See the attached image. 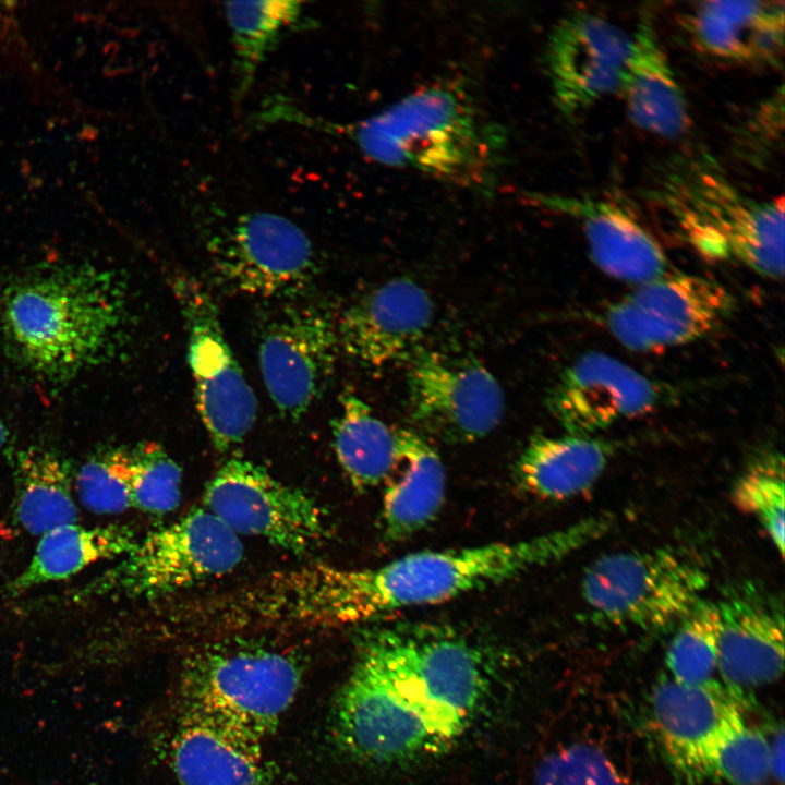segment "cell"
<instances>
[{
  "label": "cell",
  "instance_id": "cell-18",
  "mask_svg": "<svg viewBox=\"0 0 785 785\" xmlns=\"http://www.w3.org/2000/svg\"><path fill=\"white\" fill-rule=\"evenodd\" d=\"M718 613L716 669L740 689L777 679L784 669L783 602L751 582L729 588L715 601Z\"/></svg>",
  "mask_w": 785,
  "mask_h": 785
},
{
  "label": "cell",
  "instance_id": "cell-21",
  "mask_svg": "<svg viewBox=\"0 0 785 785\" xmlns=\"http://www.w3.org/2000/svg\"><path fill=\"white\" fill-rule=\"evenodd\" d=\"M726 689L713 678L701 684L669 678L654 690L653 714L666 752L674 765L689 776H705V761L714 740L740 711L735 693Z\"/></svg>",
  "mask_w": 785,
  "mask_h": 785
},
{
  "label": "cell",
  "instance_id": "cell-37",
  "mask_svg": "<svg viewBox=\"0 0 785 785\" xmlns=\"http://www.w3.org/2000/svg\"><path fill=\"white\" fill-rule=\"evenodd\" d=\"M8 435H9V433H8L7 426L4 424L3 419L0 415V451L3 449V447L5 446V444L8 442Z\"/></svg>",
  "mask_w": 785,
  "mask_h": 785
},
{
  "label": "cell",
  "instance_id": "cell-7",
  "mask_svg": "<svg viewBox=\"0 0 785 785\" xmlns=\"http://www.w3.org/2000/svg\"><path fill=\"white\" fill-rule=\"evenodd\" d=\"M708 580L702 567L673 550H633L593 560L580 590L595 619L659 629L684 619L703 600Z\"/></svg>",
  "mask_w": 785,
  "mask_h": 785
},
{
  "label": "cell",
  "instance_id": "cell-33",
  "mask_svg": "<svg viewBox=\"0 0 785 785\" xmlns=\"http://www.w3.org/2000/svg\"><path fill=\"white\" fill-rule=\"evenodd\" d=\"M128 455L132 506L150 514L174 510L181 502L179 464L155 443L140 444Z\"/></svg>",
  "mask_w": 785,
  "mask_h": 785
},
{
  "label": "cell",
  "instance_id": "cell-15",
  "mask_svg": "<svg viewBox=\"0 0 785 785\" xmlns=\"http://www.w3.org/2000/svg\"><path fill=\"white\" fill-rule=\"evenodd\" d=\"M664 386L624 361L588 351L565 369L547 404L565 433L594 436L665 401Z\"/></svg>",
  "mask_w": 785,
  "mask_h": 785
},
{
  "label": "cell",
  "instance_id": "cell-29",
  "mask_svg": "<svg viewBox=\"0 0 785 785\" xmlns=\"http://www.w3.org/2000/svg\"><path fill=\"white\" fill-rule=\"evenodd\" d=\"M303 5L294 0L225 3L233 50L235 100L246 96L262 63L281 38L305 25Z\"/></svg>",
  "mask_w": 785,
  "mask_h": 785
},
{
  "label": "cell",
  "instance_id": "cell-16",
  "mask_svg": "<svg viewBox=\"0 0 785 785\" xmlns=\"http://www.w3.org/2000/svg\"><path fill=\"white\" fill-rule=\"evenodd\" d=\"M630 46L631 35L597 14L577 11L561 19L546 49L559 109L575 116L617 90Z\"/></svg>",
  "mask_w": 785,
  "mask_h": 785
},
{
  "label": "cell",
  "instance_id": "cell-12",
  "mask_svg": "<svg viewBox=\"0 0 785 785\" xmlns=\"http://www.w3.org/2000/svg\"><path fill=\"white\" fill-rule=\"evenodd\" d=\"M408 395L413 422L449 444L485 437L504 414L503 388L485 366L435 351L411 358Z\"/></svg>",
  "mask_w": 785,
  "mask_h": 785
},
{
  "label": "cell",
  "instance_id": "cell-28",
  "mask_svg": "<svg viewBox=\"0 0 785 785\" xmlns=\"http://www.w3.org/2000/svg\"><path fill=\"white\" fill-rule=\"evenodd\" d=\"M333 437L338 462L357 490L378 486L394 472L398 461L396 430L387 426L351 391L340 397Z\"/></svg>",
  "mask_w": 785,
  "mask_h": 785
},
{
  "label": "cell",
  "instance_id": "cell-34",
  "mask_svg": "<svg viewBox=\"0 0 785 785\" xmlns=\"http://www.w3.org/2000/svg\"><path fill=\"white\" fill-rule=\"evenodd\" d=\"M75 488L81 503L96 514L114 515L133 507L128 449H109L90 457L76 474Z\"/></svg>",
  "mask_w": 785,
  "mask_h": 785
},
{
  "label": "cell",
  "instance_id": "cell-19",
  "mask_svg": "<svg viewBox=\"0 0 785 785\" xmlns=\"http://www.w3.org/2000/svg\"><path fill=\"white\" fill-rule=\"evenodd\" d=\"M529 201L573 218L589 255L607 276L639 285L672 269L653 234L621 205L597 197L529 193Z\"/></svg>",
  "mask_w": 785,
  "mask_h": 785
},
{
  "label": "cell",
  "instance_id": "cell-23",
  "mask_svg": "<svg viewBox=\"0 0 785 785\" xmlns=\"http://www.w3.org/2000/svg\"><path fill=\"white\" fill-rule=\"evenodd\" d=\"M630 121L657 136L683 135L690 123L683 89L649 16L631 35L619 88Z\"/></svg>",
  "mask_w": 785,
  "mask_h": 785
},
{
  "label": "cell",
  "instance_id": "cell-3",
  "mask_svg": "<svg viewBox=\"0 0 785 785\" xmlns=\"http://www.w3.org/2000/svg\"><path fill=\"white\" fill-rule=\"evenodd\" d=\"M125 290L112 271L60 265L26 274L0 297V333L20 362L49 381L111 358L128 325Z\"/></svg>",
  "mask_w": 785,
  "mask_h": 785
},
{
  "label": "cell",
  "instance_id": "cell-27",
  "mask_svg": "<svg viewBox=\"0 0 785 785\" xmlns=\"http://www.w3.org/2000/svg\"><path fill=\"white\" fill-rule=\"evenodd\" d=\"M13 473L17 526L41 535L58 526L75 523L71 468L61 456L41 447L22 449L15 455Z\"/></svg>",
  "mask_w": 785,
  "mask_h": 785
},
{
  "label": "cell",
  "instance_id": "cell-32",
  "mask_svg": "<svg viewBox=\"0 0 785 785\" xmlns=\"http://www.w3.org/2000/svg\"><path fill=\"white\" fill-rule=\"evenodd\" d=\"M784 461L775 451L761 454L736 481L734 505L757 519L784 555Z\"/></svg>",
  "mask_w": 785,
  "mask_h": 785
},
{
  "label": "cell",
  "instance_id": "cell-8",
  "mask_svg": "<svg viewBox=\"0 0 785 785\" xmlns=\"http://www.w3.org/2000/svg\"><path fill=\"white\" fill-rule=\"evenodd\" d=\"M734 309L733 294L718 281L671 269L607 305L602 322L625 348L656 352L704 338Z\"/></svg>",
  "mask_w": 785,
  "mask_h": 785
},
{
  "label": "cell",
  "instance_id": "cell-35",
  "mask_svg": "<svg viewBox=\"0 0 785 785\" xmlns=\"http://www.w3.org/2000/svg\"><path fill=\"white\" fill-rule=\"evenodd\" d=\"M535 785H628L600 749L572 745L548 754L539 764Z\"/></svg>",
  "mask_w": 785,
  "mask_h": 785
},
{
  "label": "cell",
  "instance_id": "cell-9",
  "mask_svg": "<svg viewBox=\"0 0 785 785\" xmlns=\"http://www.w3.org/2000/svg\"><path fill=\"white\" fill-rule=\"evenodd\" d=\"M210 266L229 289L268 300H293L314 279L316 254L307 234L290 219L249 212L206 241Z\"/></svg>",
  "mask_w": 785,
  "mask_h": 785
},
{
  "label": "cell",
  "instance_id": "cell-14",
  "mask_svg": "<svg viewBox=\"0 0 785 785\" xmlns=\"http://www.w3.org/2000/svg\"><path fill=\"white\" fill-rule=\"evenodd\" d=\"M333 734L350 758L378 765L407 762L447 747L416 712L354 662L335 700Z\"/></svg>",
  "mask_w": 785,
  "mask_h": 785
},
{
  "label": "cell",
  "instance_id": "cell-30",
  "mask_svg": "<svg viewBox=\"0 0 785 785\" xmlns=\"http://www.w3.org/2000/svg\"><path fill=\"white\" fill-rule=\"evenodd\" d=\"M770 774V744L745 723L738 711L714 740L705 761V776H717L733 785H762Z\"/></svg>",
  "mask_w": 785,
  "mask_h": 785
},
{
  "label": "cell",
  "instance_id": "cell-20",
  "mask_svg": "<svg viewBox=\"0 0 785 785\" xmlns=\"http://www.w3.org/2000/svg\"><path fill=\"white\" fill-rule=\"evenodd\" d=\"M182 785H268L262 740L212 716L185 710L170 744Z\"/></svg>",
  "mask_w": 785,
  "mask_h": 785
},
{
  "label": "cell",
  "instance_id": "cell-10",
  "mask_svg": "<svg viewBox=\"0 0 785 785\" xmlns=\"http://www.w3.org/2000/svg\"><path fill=\"white\" fill-rule=\"evenodd\" d=\"M172 288L185 323L196 406L212 443L217 450L227 451L251 431L256 398L226 340L208 292L186 276L174 277Z\"/></svg>",
  "mask_w": 785,
  "mask_h": 785
},
{
  "label": "cell",
  "instance_id": "cell-2",
  "mask_svg": "<svg viewBox=\"0 0 785 785\" xmlns=\"http://www.w3.org/2000/svg\"><path fill=\"white\" fill-rule=\"evenodd\" d=\"M274 123H287L343 137L367 159L416 170L485 195L495 188L504 157L503 129L481 112L454 83L419 88L364 119L338 123L278 100Z\"/></svg>",
  "mask_w": 785,
  "mask_h": 785
},
{
  "label": "cell",
  "instance_id": "cell-4",
  "mask_svg": "<svg viewBox=\"0 0 785 785\" xmlns=\"http://www.w3.org/2000/svg\"><path fill=\"white\" fill-rule=\"evenodd\" d=\"M647 197L706 257L733 259L758 275H784V198L741 192L705 154L664 167Z\"/></svg>",
  "mask_w": 785,
  "mask_h": 785
},
{
  "label": "cell",
  "instance_id": "cell-22",
  "mask_svg": "<svg viewBox=\"0 0 785 785\" xmlns=\"http://www.w3.org/2000/svg\"><path fill=\"white\" fill-rule=\"evenodd\" d=\"M699 50L738 63L775 64L784 50L785 7L778 1H702L688 16Z\"/></svg>",
  "mask_w": 785,
  "mask_h": 785
},
{
  "label": "cell",
  "instance_id": "cell-17",
  "mask_svg": "<svg viewBox=\"0 0 785 785\" xmlns=\"http://www.w3.org/2000/svg\"><path fill=\"white\" fill-rule=\"evenodd\" d=\"M434 303L410 278H395L350 305L337 324L339 346L366 367L413 357L432 325Z\"/></svg>",
  "mask_w": 785,
  "mask_h": 785
},
{
  "label": "cell",
  "instance_id": "cell-6",
  "mask_svg": "<svg viewBox=\"0 0 785 785\" xmlns=\"http://www.w3.org/2000/svg\"><path fill=\"white\" fill-rule=\"evenodd\" d=\"M243 555L239 535L207 509L195 508L136 540L84 593L156 599L225 576Z\"/></svg>",
  "mask_w": 785,
  "mask_h": 785
},
{
  "label": "cell",
  "instance_id": "cell-11",
  "mask_svg": "<svg viewBox=\"0 0 785 785\" xmlns=\"http://www.w3.org/2000/svg\"><path fill=\"white\" fill-rule=\"evenodd\" d=\"M204 505L237 535L257 536L298 555L327 535L326 516L315 498L244 458H230L216 471Z\"/></svg>",
  "mask_w": 785,
  "mask_h": 785
},
{
  "label": "cell",
  "instance_id": "cell-1",
  "mask_svg": "<svg viewBox=\"0 0 785 785\" xmlns=\"http://www.w3.org/2000/svg\"><path fill=\"white\" fill-rule=\"evenodd\" d=\"M599 535L583 519L512 542L422 551L376 567L313 564L271 575L257 585L261 619L314 625L366 623L414 606L438 604L563 559Z\"/></svg>",
  "mask_w": 785,
  "mask_h": 785
},
{
  "label": "cell",
  "instance_id": "cell-24",
  "mask_svg": "<svg viewBox=\"0 0 785 785\" xmlns=\"http://www.w3.org/2000/svg\"><path fill=\"white\" fill-rule=\"evenodd\" d=\"M397 466L387 479L382 523L385 536L402 541L421 531L439 512L446 472L436 449L416 431L396 430Z\"/></svg>",
  "mask_w": 785,
  "mask_h": 785
},
{
  "label": "cell",
  "instance_id": "cell-25",
  "mask_svg": "<svg viewBox=\"0 0 785 785\" xmlns=\"http://www.w3.org/2000/svg\"><path fill=\"white\" fill-rule=\"evenodd\" d=\"M613 454L609 442L594 436L535 435L515 463V481L538 498H572L596 483Z\"/></svg>",
  "mask_w": 785,
  "mask_h": 785
},
{
  "label": "cell",
  "instance_id": "cell-5",
  "mask_svg": "<svg viewBox=\"0 0 785 785\" xmlns=\"http://www.w3.org/2000/svg\"><path fill=\"white\" fill-rule=\"evenodd\" d=\"M301 679L298 659L275 645L251 640L210 645L183 666V709L263 740L277 729Z\"/></svg>",
  "mask_w": 785,
  "mask_h": 785
},
{
  "label": "cell",
  "instance_id": "cell-31",
  "mask_svg": "<svg viewBox=\"0 0 785 785\" xmlns=\"http://www.w3.org/2000/svg\"><path fill=\"white\" fill-rule=\"evenodd\" d=\"M718 613L716 603L704 601L680 620L666 652L672 678L684 684L712 679L717 665Z\"/></svg>",
  "mask_w": 785,
  "mask_h": 785
},
{
  "label": "cell",
  "instance_id": "cell-13",
  "mask_svg": "<svg viewBox=\"0 0 785 785\" xmlns=\"http://www.w3.org/2000/svg\"><path fill=\"white\" fill-rule=\"evenodd\" d=\"M288 302L263 325L257 357L275 407L285 416L299 419L329 381L339 341L337 325L321 306Z\"/></svg>",
  "mask_w": 785,
  "mask_h": 785
},
{
  "label": "cell",
  "instance_id": "cell-36",
  "mask_svg": "<svg viewBox=\"0 0 785 785\" xmlns=\"http://www.w3.org/2000/svg\"><path fill=\"white\" fill-rule=\"evenodd\" d=\"M784 737L783 730L776 736L774 742L770 745V766L771 773L777 776L780 780L783 778L784 773Z\"/></svg>",
  "mask_w": 785,
  "mask_h": 785
},
{
  "label": "cell",
  "instance_id": "cell-26",
  "mask_svg": "<svg viewBox=\"0 0 785 785\" xmlns=\"http://www.w3.org/2000/svg\"><path fill=\"white\" fill-rule=\"evenodd\" d=\"M132 530L123 526L87 528L68 523L41 534L25 569L11 582L20 593L39 584L63 580L87 566L121 557L135 544Z\"/></svg>",
  "mask_w": 785,
  "mask_h": 785
}]
</instances>
